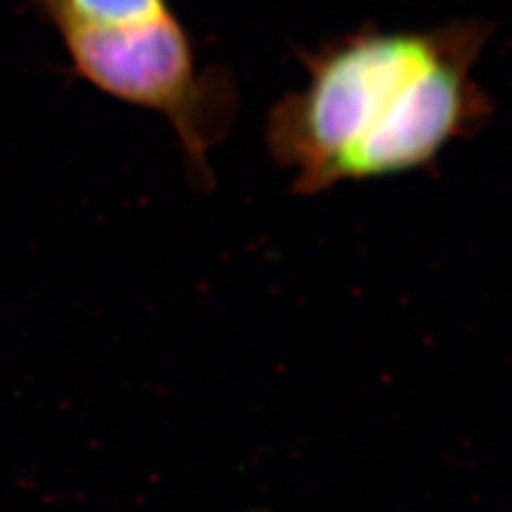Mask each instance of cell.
<instances>
[{
	"label": "cell",
	"mask_w": 512,
	"mask_h": 512,
	"mask_svg": "<svg viewBox=\"0 0 512 512\" xmlns=\"http://www.w3.org/2000/svg\"><path fill=\"white\" fill-rule=\"evenodd\" d=\"M493 30L480 18L425 30L370 24L299 50L306 84L271 107L265 126L293 192L427 169L453 141L476 137L495 111L474 79Z\"/></svg>",
	"instance_id": "1"
},
{
	"label": "cell",
	"mask_w": 512,
	"mask_h": 512,
	"mask_svg": "<svg viewBox=\"0 0 512 512\" xmlns=\"http://www.w3.org/2000/svg\"><path fill=\"white\" fill-rule=\"evenodd\" d=\"M75 71L114 99L156 111L178 137L188 178L214 188L210 152L237 116L227 69L201 67L171 0H131L96 20H54Z\"/></svg>",
	"instance_id": "2"
}]
</instances>
